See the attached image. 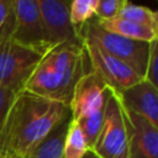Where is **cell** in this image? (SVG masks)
<instances>
[{
  "instance_id": "ac0fdd59",
  "label": "cell",
  "mask_w": 158,
  "mask_h": 158,
  "mask_svg": "<svg viewBox=\"0 0 158 158\" xmlns=\"http://www.w3.org/2000/svg\"><path fill=\"white\" fill-rule=\"evenodd\" d=\"M157 63H158V38L149 43V53H148V60H147V67L144 73V79L156 88H158Z\"/></svg>"
},
{
  "instance_id": "7c38bea8",
  "label": "cell",
  "mask_w": 158,
  "mask_h": 158,
  "mask_svg": "<svg viewBox=\"0 0 158 158\" xmlns=\"http://www.w3.org/2000/svg\"><path fill=\"white\" fill-rule=\"evenodd\" d=\"M72 122L70 110L25 158H64L65 136Z\"/></svg>"
},
{
  "instance_id": "5bb4252c",
  "label": "cell",
  "mask_w": 158,
  "mask_h": 158,
  "mask_svg": "<svg viewBox=\"0 0 158 158\" xmlns=\"http://www.w3.org/2000/svg\"><path fill=\"white\" fill-rule=\"evenodd\" d=\"M116 17L127 20V21H131V22H135L142 26H147V27H151L158 31V14L147 6L127 2L121 9V11L118 12Z\"/></svg>"
},
{
  "instance_id": "ba28073f",
  "label": "cell",
  "mask_w": 158,
  "mask_h": 158,
  "mask_svg": "<svg viewBox=\"0 0 158 158\" xmlns=\"http://www.w3.org/2000/svg\"><path fill=\"white\" fill-rule=\"evenodd\" d=\"M111 91L107 83L91 69L78 80L74 88L69 104L72 118L77 121L105 109Z\"/></svg>"
},
{
  "instance_id": "8fae6325",
  "label": "cell",
  "mask_w": 158,
  "mask_h": 158,
  "mask_svg": "<svg viewBox=\"0 0 158 158\" xmlns=\"http://www.w3.org/2000/svg\"><path fill=\"white\" fill-rule=\"evenodd\" d=\"M116 95L125 110L144 117L158 127V88L142 79Z\"/></svg>"
},
{
  "instance_id": "3957f363",
  "label": "cell",
  "mask_w": 158,
  "mask_h": 158,
  "mask_svg": "<svg viewBox=\"0 0 158 158\" xmlns=\"http://www.w3.org/2000/svg\"><path fill=\"white\" fill-rule=\"evenodd\" d=\"M11 14L0 28V86L15 93L23 90L42 53L26 47L12 38Z\"/></svg>"
},
{
  "instance_id": "8992f818",
  "label": "cell",
  "mask_w": 158,
  "mask_h": 158,
  "mask_svg": "<svg viewBox=\"0 0 158 158\" xmlns=\"http://www.w3.org/2000/svg\"><path fill=\"white\" fill-rule=\"evenodd\" d=\"M12 17V38L40 53L44 54L49 47L42 19L35 0H10Z\"/></svg>"
},
{
  "instance_id": "4fadbf2b",
  "label": "cell",
  "mask_w": 158,
  "mask_h": 158,
  "mask_svg": "<svg viewBox=\"0 0 158 158\" xmlns=\"http://www.w3.org/2000/svg\"><path fill=\"white\" fill-rule=\"evenodd\" d=\"M95 20L98 25L104 30L131 38V40H137V41H143L149 43L158 38V31L147 26H142V25L127 21V20H122L118 17L98 19L96 16H95Z\"/></svg>"
},
{
  "instance_id": "277c9868",
  "label": "cell",
  "mask_w": 158,
  "mask_h": 158,
  "mask_svg": "<svg viewBox=\"0 0 158 158\" xmlns=\"http://www.w3.org/2000/svg\"><path fill=\"white\" fill-rule=\"evenodd\" d=\"M80 40L89 41L100 47L107 54L117 58L127 64L139 77L144 79L149 43L137 40H131L100 27L95 20V15L77 28Z\"/></svg>"
},
{
  "instance_id": "9a60e30c",
  "label": "cell",
  "mask_w": 158,
  "mask_h": 158,
  "mask_svg": "<svg viewBox=\"0 0 158 158\" xmlns=\"http://www.w3.org/2000/svg\"><path fill=\"white\" fill-rule=\"evenodd\" d=\"M88 149L89 148L78 122L72 118L64 142V158H83Z\"/></svg>"
},
{
  "instance_id": "44dd1931",
  "label": "cell",
  "mask_w": 158,
  "mask_h": 158,
  "mask_svg": "<svg viewBox=\"0 0 158 158\" xmlns=\"http://www.w3.org/2000/svg\"><path fill=\"white\" fill-rule=\"evenodd\" d=\"M9 15H10V9L6 5H4L2 2H0V28L5 23V21L9 17Z\"/></svg>"
},
{
  "instance_id": "9c48e42d",
  "label": "cell",
  "mask_w": 158,
  "mask_h": 158,
  "mask_svg": "<svg viewBox=\"0 0 158 158\" xmlns=\"http://www.w3.org/2000/svg\"><path fill=\"white\" fill-rule=\"evenodd\" d=\"M42 19L48 47L65 41L80 40L70 22V0H35Z\"/></svg>"
},
{
  "instance_id": "e0dca14e",
  "label": "cell",
  "mask_w": 158,
  "mask_h": 158,
  "mask_svg": "<svg viewBox=\"0 0 158 158\" xmlns=\"http://www.w3.org/2000/svg\"><path fill=\"white\" fill-rule=\"evenodd\" d=\"M99 0H72L69 16L72 25L78 28L95 15Z\"/></svg>"
},
{
  "instance_id": "6da1fadb",
  "label": "cell",
  "mask_w": 158,
  "mask_h": 158,
  "mask_svg": "<svg viewBox=\"0 0 158 158\" xmlns=\"http://www.w3.org/2000/svg\"><path fill=\"white\" fill-rule=\"evenodd\" d=\"M68 111L69 106L30 91L16 93L0 137V158H25Z\"/></svg>"
},
{
  "instance_id": "7a4b0ae2",
  "label": "cell",
  "mask_w": 158,
  "mask_h": 158,
  "mask_svg": "<svg viewBox=\"0 0 158 158\" xmlns=\"http://www.w3.org/2000/svg\"><path fill=\"white\" fill-rule=\"evenodd\" d=\"M90 70L81 40L60 42L42 56L23 90L69 106L78 80Z\"/></svg>"
},
{
  "instance_id": "603a6c76",
  "label": "cell",
  "mask_w": 158,
  "mask_h": 158,
  "mask_svg": "<svg viewBox=\"0 0 158 158\" xmlns=\"http://www.w3.org/2000/svg\"><path fill=\"white\" fill-rule=\"evenodd\" d=\"M0 2H2L4 5H6L10 9V0H0Z\"/></svg>"
},
{
  "instance_id": "cb8c5ba5",
  "label": "cell",
  "mask_w": 158,
  "mask_h": 158,
  "mask_svg": "<svg viewBox=\"0 0 158 158\" xmlns=\"http://www.w3.org/2000/svg\"><path fill=\"white\" fill-rule=\"evenodd\" d=\"M70 1H72V0H70Z\"/></svg>"
},
{
  "instance_id": "ffe728a7",
  "label": "cell",
  "mask_w": 158,
  "mask_h": 158,
  "mask_svg": "<svg viewBox=\"0 0 158 158\" xmlns=\"http://www.w3.org/2000/svg\"><path fill=\"white\" fill-rule=\"evenodd\" d=\"M15 95H16L15 91L0 86V137H1V132L4 128L9 110L11 107L14 99H15Z\"/></svg>"
},
{
  "instance_id": "30bf717a",
  "label": "cell",
  "mask_w": 158,
  "mask_h": 158,
  "mask_svg": "<svg viewBox=\"0 0 158 158\" xmlns=\"http://www.w3.org/2000/svg\"><path fill=\"white\" fill-rule=\"evenodd\" d=\"M123 115L128 133L127 158H158V127L125 109Z\"/></svg>"
},
{
  "instance_id": "52a82bcc",
  "label": "cell",
  "mask_w": 158,
  "mask_h": 158,
  "mask_svg": "<svg viewBox=\"0 0 158 158\" xmlns=\"http://www.w3.org/2000/svg\"><path fill=\"white\" fill-rule=\"evenodd\" d=\"M81 41L90 60L91 69L95 70L107 83V85L114 93L118 94L143 79L127 64L107 54L96 44L89 41Z\"/></svg>"
},
{
  "instance_id": "7402d4cb",
  "label": "cell",
  "mask_w": 158,
  "mask_h": 158,
  "mask_svg": "<svg viewBox=\"0 0 158 158\" xmlns=\"http://www.w3.org/2000/svg\"><path fill=\"white\" fill-rule=\"evenodd\" d=\"M83 158H100V157H99V156H96L91 149H88V151H86V153L83 156Z\"/></svg>"
},
{
  "instance_id": "5b68a950",
  "label": "cell",
  "mask_w": 158,
  "mask_h": 158,
  "mask_svg": "<svg viewBox=\"0 0 158 158\" xmlns=\"http://www.w3.org/2000/svg\"><path fill=\"white\" fill-rule=\"evenodd\" d=\"M91 151L100 158H127L128 133L123 109L114 91L106 101L102 126Z\"/></svg>"
},
{
  "instance_id": "2e32d148",
  "label": "cell",
  "mask_w": 158,
  "mask_h": 158,
  "mask_svg": "<svg viewBox=\"0 0 158 158\" xmlns=\"http://www.w3.org/2000/svg\"><path fill=\"white\" fill-rule=\"evenodd\" d=\"M104 110L105 109L99 110L91 115H88L83 118L77 120L89 149L93 148V146L95 144L96 138L100 133V130L102 126V120H104Z\"/></svg>"
},
{
  "instance_id": "d6986e66",
  "label": "cell",
  "mask_w": 158,
  "mask_h": 158,
  "mask_svg": "<svg viewBox=\"0 0 158 158\" xmlns=\"http://www.w3.org/2000/svg\"><path fill=\"white\" fill-rule=\"evenodd\" d=\"M128 0H99L95 16L98 19H112L118 15Z\"/></svg>"
}]
</instances>
